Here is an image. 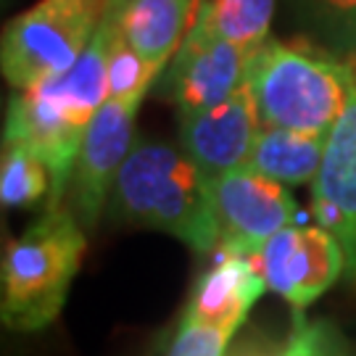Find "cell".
I'll list each match as a JSON object with an SVG mask.
<instances>
[{
  "label": "cell",
  "instance_id": "obj_1",
  "mask_svg": "<svg viewBox=\"0 0 356 356\" xmlns=\"http://www.w3.org/2000/svg\"><path fill=\"white\" fill-rule=\"evenodd\" d=\"M111 29L108 13L72 69L40 82L38 88L16 92L8 103L3 143H24L51 169L53 193L48 206L64 204L61 198L74 177L85 132L92 116L108 101Z\"/></svg>",
  "mask_w": 356,
  "mask_h": 356
},
{
  "label": "cell",
  "instance_id": "obj_2",
  "mask_svg": "<svg viewBox=\"0 0 356 356\" xmlns=\"http://www.w3.org/2000/svg\"><path fill=\"white\" fill-rule=\"evenodd\" d=\"M108 214L140 227L161 229L195 254L219 248L211 179L185 151L156 140H135L116 175Z\"/></svg>",
  "mask_w": 356,
  "mask_h": 356
},
{
  "label": "cell",
  "instance_id": "obj_3",
  "mask_svg": "<svg viewBox=\"0 0 356 356\" xmlns=\"http://www.w3.org/2000/svg\"><path fill=\"white\" fill-rule=\"evenodd\" d=\"M88 251L85 225L72 206H48L6 245L0 264V319L13 332L53 325Z\"/></svg>",
  "mask_w": 356,
  "mask_h": 356
},
{
  "label": "cell",
  "instance_id": "obj_4",
  "mask_svg": "<svg viewBox=\"0 0 356 356\" xmlns=\"http://www.w3.org/2000/svg\"><path fill=\"white\" fill-rule=\"evenodd\" d=\"M245 88L264 127L327 138L354 88V64L314 45L298 48L269 38L251 53Z\"/></svg>",
  "mask_w": 356,
  "mask_h": 356
},
{
  "label": "cell",
  "instance_id": "obj_5",
  "mask_svg": "<svg viewBox=\"0 0 356 356\" xmlns=\"http://www.w3.org/2000/svg\"><path fill=\"white\" fill-rule=\"evenodd\" d=\"M111 11L108 0H38L3 29L0 66L6 82L22 90L76 64Z\"/></svg>",
  "mask_w": 356,
  "mask_h": 356
},
{
  "label": "cell",
  "instance_id": "obj_6",
  "mask_svg": "<svg viewBox=\"0 0 356 356\" xmlns=\"http://www.w3.org/2000/svg\"><path fill=\"white\" fill-rule=\"evenodd\" d=\"M211 198L219 225V245L254 256L280 229L306 225L291 191L251 169H232L211 179Z\"/></svg>",
  "mask_w": 356,
  "mask_h": 356
},
{
  "label": "cell",
  "instance_id": "obj_7",
  "mask_svg": "<svg viewBox=\"0 0 356 356\" xmlns=\"http://www.w3.org/2000/svg\"><path fill=\"white\" fill-rule=\"evenodd\" d=\"M251 259L267 280L269 291L293 306V314H304V309L330 291L346 272L341 243L319 225L280 229Z\"/></svg>",
  "mask_w": 356,
  "mask_h": 356
},
{
  "label": "cell",
  "instance_id": "obj_8",
  "mask_svg": "<svg viewBox=\"0 0 356 356\" xmlns=\"http://www.w3.org/2000/svg\"><path fill=\"white\" fill-rule=\"evenodd\" d=\"M140 103L143 98H108L85 132L72 177V209L85 227H92L108 206L116 175L135 145L132 124Z\"/></svg>",
  "mask_w": 356,
  "mask_h": 356
},
{
  "label": "cell",
  "instance_id": "obj_9",
  "mask_svg": "<svg viewBox=\"0 0 356 356\" xmlns=\"http://www.w3.org/2000/svg\"><path fill=\"white\" fill-rule=\"evenodd\" d=\"M251 53L214 38L198 19L172 58L164 82V95L179 114L204 111L232 98L245 85Z\"/></svg>",
  "mask_w": 356,
  "mask_h": 356
},
{
  "label": "cell",
  "instance_id": "obj_10",
  "mask_svg": "<svg viewBox=\"0 0 356 356\" xmlns=\"http://www.w3.org/2000/svg\"><path fill=\"white\" fill-rule=\"evenodd\" d=\"M312 216L341 243L346 275L356 282V61L348 103L327 135L322 166L312 182Z\"/></svg>",
  "mask_w": 356,
  "mask_h": 356
},
{
  "label": "cell",
  "instance_id": "obj_11",
  "mask_svg": "<svg viewBox=\"0 0 356 356\" xmlns=\"http://www.w3.org/2000/svg\"><path fill=\"white\" fill-rule=\"evenodd\" d=\"M261 129L251 90L243 85L219 106L179 114V145L209 179L241 169Z\"/></svg>",
  "mask_w": 356,
  "mask_h": 356
},
{
  "label": "cell",
  "instance_id": "obj_12",
  "mask_svg": "<svg viewBox=\"0 0 356 356\" xmlns=\"http://www.w3.org/2000/svg\"><path fill=\"white\" fill-rule=\"evenodd\" d=\"M264 291H269L267 280L261 277L254 259L219 245L211 264L193 285L182 314L238 335Z\"/></svg>",
  "mask_w": 356,
  "mask_h": 356
},
{
  "label": "cell",
  "instance_id": "obj_13",
  "mask_svg": "<svg viewBox=\"0 0 356 356\" xmlns=\"http://www.w3.org/2000/svg\"><path fill=\"white\" fill-rule=\"evenodd\" d=\"M204 0H127L116 11V35L156 72L166 69L193 29Z\"/></svg>",
  "mask_w": 356,
  "mask_h": 356
},
{
  "label": "cell",
  "instance_id": "obj_14",
  "mask_svg": "<svg viewBox=\"0 0 356 356\" xmlns=\"http://www.w3.org/2000/svg\"><path fill=\"white\" fill-rule=\"evenodd\" d=\"M325 143L327 138L261 124L243 166L280 185H306L317 177L325 156Z\"/></svg>",
  "mask_w": 356,
  "mask_h": 356
},
{
  "label": "cell",
  "instance_id": "obj_15",
  "mask_svg": "<svg viewBox=\"0 0 356 356\" xmlns=\"http://www.w3.org/2000/svg\"><path fill=\"white\" fill-rule=\"evenodd\" d=\"M301 35L341 61H356V0H285Z\"/></svg>",
  "mask_w": 356,
  "mask_h": 356
},
{
  "label": "cell",
  "instance_id": "obj_16",
  "mask_svg": "<svg viewBox=\"0 0 356 356\" xmlns=\"http://www.w3.org/2000/svg\"><path fill=\"white\" fill-rule=\"evenodd\" d=\"M277 0H204L198 22L214 35L254 53L269 40Z\"/></svg>",
  "mask_w": 356,
  "mask_h": 356
},
{
  "label": "cell",
  "instance_id": "obj_17",
  "mask_svg": "<svg viewBox=\"0 0 356 356\" xmlns=\"http://www.w3.org/2000/svg\"><path fill=\"white\" fill-rule=\"evenodd\" d=\"M51 169L24 143H3L0 159V201L3 209H26L40 204L45 195L51 201Z\"/></svg>",
  "mask_w": 356,
  "mask_h": 356
},
{
  "label": "cell",
  "instance_id": "obj_18",
  "mask_svg": "<svg viewBox=\"0 0 356 356\" xmlns=\"http://www.w3.org/2000/svg\"><path fill=\"white\" fill-rule=\"evenodd\" d=\"M114 26V19H111ZM156 69L143 61L138 53L129 48L124 40L111 29V45H108V98H145L156 79Z\"/></svg>",
  "mask_w": 356,
  "mask_h": 356
},
{
  "label": "cell",
  "instance_id": "obj_19",
  "mask_svg": "<svg viewBox=\"0 0 356 356\" xmlns=\"http://www.w3.org/2000/svg\"><path fill=\"white\" fill-rule=\"evenodd\" d=\"M277 356H351V348L332 322L293 314L291 332L280 343Z\"/></svg>",
  "mask_w": 356,
  "mask_h": 356
},
{
  "label": "cell",
  "instance_id": "obj_20",
  "mask_svg": "<svg viewBox=\"0 0 356 356\" xmlns=\"http://www.w3.org/2000/svg\"><path fill=\"white\" fill-rule=\"evenodd\" d=\"M232 338H235L232 332L195 322L182 314L166 356H227Z\"/></svg>",
  "mask_w": 356,
  "mask_h": 356
},
{
  "label": "cell",
  "instance_id": "obj_21",
  "mask_svg": "<svg viewBox=\"0 0 356 356\" xmlns=\"http://www.w3.org/2000/svg\"><path fill=\"white\" fill-rule=\"evenodd\" d=\"M122 3H127V0H108V6H111V11H116Z\"/></svg>",
  "mask_w": 356,
  "mask_h": 356
}]
</instances>
